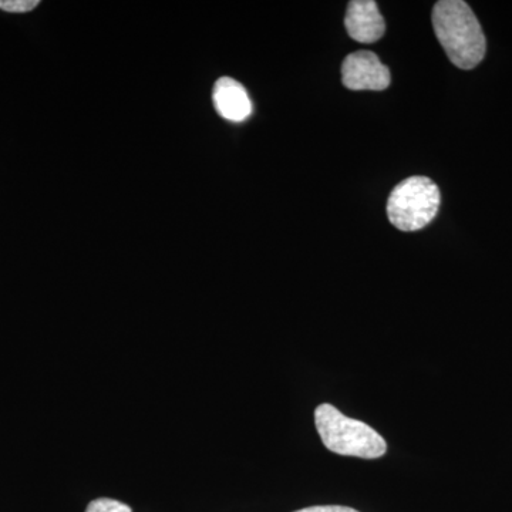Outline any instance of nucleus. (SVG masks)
Here are the masks:
<instances>
[{"instance_id":"1","label":"nucleus","mask_w":512,"mask_h":512,"mask_svg":"<svg viewBox=\"0 0 512 512\" xmlns=\"http://www.w3.org/2000/svg\"><path fill=\"white\" fill-rule=\"evenodd\" d=\"M434 33L458 69L471 70L483 62L487 42L473 9L463 0H440L431 15Z\"/></svg>"},{"instance_id":"2","label":"nucleus","mask_w":512,"mask_h":512,"mask_svg":"<svg viewBox=\"0 0 512 512\" xmlns=\"http://www.w3.org/2000/svg\"><path fill=\"white\" fill-rule=\"evenodd\" d=\"M315 424L325 447L339 456L375 460L386 454V440L363 421L350 419L332 404H320Z\"/></svg>"},{"instance_id":"3","label":"nucleus","mask_w":512,"mask_h":512,"mask_svg":"<svg viewBox=\"0 0 512 512\" xmlns=\"http://www.w3.org/2000/svg\"><path fill=\"white\" fill-rule=\"evenodd\" d=\"M440 202L437 184L416 175L394 187L387 200V217L400 231H419L436 218Z\"/></svg>"},{"instance_id":"4","label":"nucleus","mask_w":512,"mask_h":512,"mask_svg":"<svg viewBox=\"0 0 512 512\" xmlns=\"http://www.w3.org/2000/svg\"><path fill=\"white\" fill-rule=\"evenodd\" d=\"M342 82L349 90L382 92L390 86V70L369 50H359L342 64Z\"/></svg>"},{"instance_id":"5","label":"nucleus","mask_w":512,"mask_h":512,"mask_svg":"<svg viewBox=\"0 0 512 512\" xmlns=\"http://www.w3.org/2000/svg\"><path fill=\"white\" fill-rule=\"evenodd\" d=\"M346 30L359 43H375L386 32V23L373 0H352L345 18Z\"/></svg>"},{"instance_id":"6","label":"nucleus","mask_w":512,"mask_h":512,"mask_svg":"<svg viewBox=\"0 0 512 512\" xmlns=\"http://www.w3.org/2000/svg\"><path fill=\"white\" fill-rule=\"evenodd\" d=\"M215 109L225 120L241 123L252 114L251 97L245 87L237 80L222 77L214 86L212 93Z\"/></svg>"},{"instance_id":"7","label":"nucleus","mask_w":512,"mask_h":512,"mask_svg":"<svg viewBox=\"0 0 512 512\" xmlns=\"http://www.w3.org/2000/svg\"><path fill=\"white\" fill-rule=\"evenodd\" d=\"M86 512H133L127 504L111 498H99L87 505Z\"/></svg>"},{"instance_id":"8","label":"nucleus","mask_w":512,"mask_h":512,"mask_svg":"<svg viewBox=\"0 0 512 512\" xmlns=\"http://www.w3.org/2000/svg\"><path fill=\"white\" fill-rule=\"evenodd\" d=\"M39 0H0V9L9 13H26L39 6Z\"/></svg>"},{"instance_id":"9","label":"nucleus","mask_w":512,"mask_h":512,"mask_svg":"<svg viewBox=\"0 0 512 512\" xmlns=\"http://www.w3.org/2000/svg\"><path fill=\"white\" fill-rule=\"evenodd\" d=\"M295 512H359L353 508L342 507V505H316V507L303 508Z\"/></svg>"}]
</instances>
